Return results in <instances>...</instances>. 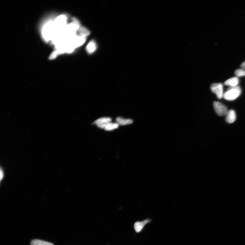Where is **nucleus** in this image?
Returning <instances> with one entry per match:
<instances>
[{
    "label": "nucleus",
    "mask_w": 245,
    "mask_h": 245,
    "mask_svg": "<svg viewBox=\"0 0 245 245\" xmlns=\"http://www.w3.org/2000/svg\"><path fill=\"white\" fill-rule=\"evenodd\" d=\"M80 27L76 19L72 18L70 21L65 14H61L45 22L41 29V35L44 41L53 46L51 59L74 51L75 40L79 36L78 31Z\"/></svg>",
    "instance_id": "1"
},
{
    "label": "nucleus",
    "mask_w": 245,
    "mask_h": 245,
    "mask_svg": "<svg viewBox=\"0 0 245 245\" xmlns=\"http://www.w3.org/2000/svg\"><path fill=\"white\" fill-rule=\"evenodd\" d=\"M241 93V88L238 86L230 87L224 94L223 97L225 99L232 101L240 96Z\"/></svg>",
    "instance_id": "2"
},
{
    "label": "nucleus",
    "mask_w": 245,
    "mask_h": 245,
    "mask_svg": "<svg viewBox=\"0 0 245 245\" xmlns=\"http://www.w3.org/2000/svg\"><path fill=\"white\" fill-rule=\"evenodd\" d=\"M210 90L216 95L218 99H220L223 97V87L221 83H213L211 85Z\"/></svg>",
    "instance_id": "3"
},
{
    "label": "nucleus",
    "mask_w": 245,
    "mask_h": 245,
    "mask_svg": "<svg viewBox=\"0 0 245 245\" xmlns=\"http://www.w3.org/2000/svg\"><path fill=\"white\" fill-rule=\"evenodd\" d=\"M213 106L215 112L220 116H225L228 111L227 107L221 102L215 101L213 102Z\"/></svg>",
    "instance_id": "4"
},
{
    "label": "nucleus",
    "mask_w": 245,
    "mask_h": 245,
    "mask_svg": "<svg viewBox=\"0 0 245 245\" xmlns=\"http://www.w3.org/2000/svg\"><path fill=\"white\" fill-rule=\"evenodd\" d=\"M151 222V219L149 218L141 221L136 222L134 225L135 231L137 233L143 231L146 225L150 223Z\"/></svg>",
    "instance_id": "5"
},
{
    "label": "nucleus",
    "mask_w": 245,
    "mask_h": 245,
    "mask_svg": "<svg viewBox=\"0 0 245 245\" xmlns=\"http://www.w3.org/2000/svg\"><path fill=\"white\" fill-rule=\"evenodd\" d=\"M111 119L110 117H102L97 120L94 122V124L99 128H105L107 125L111 122Z\"/></svg>",
    "instance_id": "6"
},
{
    "label": "nucleus",
    "mask_w": 245,
    "mask_h": 245,
    "mask_svg": "<svg viewBox=\"0 0 245 245\" xmlns=\"http://www.w3.org/2000/svg\"><path fill=\"white\" fill-rule=\"evenodd\" d=\"M225 117V120L229 123H232L236 119V115L234 110H228Z\"/></svg>",
    "instance_id": "7"
},
{
    "label": "nucleus",
    "mask_w": 245,
    "mask_h": 245,
    "mask_svg": "<svg viewBox=\"0 0 245 245\" xmlns=\"http://www.w3.org/2000/svg\"><path fill=\"white\" fill-rule=\"evenodd\" d=\"M239 81L238 78L235 77L228 79L224 82V85L230 87H234L237 86L239 84Z\"/></svg>",
    "instance_id": "8"
},
{
    "label": "nucleus",
    "mask_w": 245,
    "mask_h": 245,
    "mask_svg": "<svg viewBox=\"0 0 245 245\" xmlns=\"http://www.w3.org/2000/svg\"><path fill=\"white\" fill-rule=\"evenodd\" d=\"M117 123L121 125L131 124L133 123V121L131 119H124L120 117H117L116 119Z\"/></svg>",
    "instance_id": "9"
},
{
    "label": "nucleus",
    "mask_w": 245,
    "mask_h": 245,
    "mask_svg": "<svg viewBox=\"0 0 245 245\" xmlns=\"http://www.w3.org/2000/svg\"><path fill=\"white\" fill-rule=\"evenodd\" d=\"M97 48L96 44L94 41H91L88 44L86 47L87 52L89 53H94L96 50Z\"/></svg>",
    "instance_id": "10"
},
{
    "label": "nucleus",
    "mask_w": 245,
    "mask_h": 245,
    "mask_svg": "<svg viewBox=\"0 0 245 245\" xmlns=\"http://www.w3.org/2000/svg\"><path fill=\"white\" fill-rule=\"evenodd\" d=\"M78 35L83 37L86 38L90 34V32L84 27H81L78 31Z\"/></svg>",
    "instance_id": "11"
},
{
    "label": "nucleus",
    "mask_w": 245,
    "mask_h": 245,
    "mask_svg": "<svg viewBox=\"0 0 245 245\" xmlns=\"http://www.w3.org/2000/svg\"><path fill=\"white\" fill-rule=\"evenodd\" d=\"M31 245H54L53 244L48 242L38 239H34L31 242Z\"/></svg>",
    "instance_id": "12"
},
{
    "label": "nucleus",
    "mask_w": 245,
    "mask_h": 245,
    "mask_svg": "<svg viewBox=\"0 0 245 245\" xmlns=\"http://www.w3.org/2000/svg\"><path fill=\"white\" fill-rule=\"evenodd\" d=\"M119 124L117 123L110 122L104 128L107 131H111L118 128Z\"/></svg>",
    "instance_id": "13"
},
{
    "label": "nucleus",
    "mask_w": 245,
    "mask_h": 245,
    "mask_svg": "<svg viewBox=\"0 0 245 245\" xmlns=\"http://www.w3.org/2000/svg\"><path fill=\"white\" fill-rule=\"evenodd\" d=\"M235 73L237 76H245V69H238L235 71Z\"/></svg>",
    "instance_id": "14"
},
{
    "label": "nucleus",
    "mask_w": 245,
    "mask_h": 245,
    "mask_svg": "<svg viewBox=\"0 0 245 245\" xmlns=\"http://www.w3.org/2000/svg\"><path fill=\"white\" fill-rule=\"evenodd\" d=\"M0 173H1V180H3L4 176V171L3 168H2L1 166V172H0Z\"/></svg>",
    "instance_id": "15"
},
{
    "label": "nucleus",
    "mask_w": 245,
    "mask_h": 245,
    "mask_svg": "<svg viewBox=\"0 0 245 245\" xmlns=\"http://www.w3.org/2000/svg\"><path fill=\"white\" fill-rule=\"evenodd\" d=\"M241 67L244 69L245 68V61L242 63L241 65Z\"/></svg>",
    "instance_id": "16"
}]
</instances>
